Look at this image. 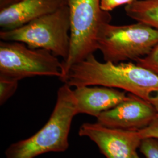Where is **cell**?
Returning a JSON list of instances; mask_svg holds the SVG:
<instances>
[{
	"instance_id": "cell-1",
	"label": "cell",
	"mask_w": 158,
	"mask_h": 158,
	"mask_svg": "<svg viewBox=\"0 0 158 158\" xmlns=\"http://www.w3.org/2000/svg\"><path fill=\"white\" fill-rule=\"evenodd\" d=\"M61 81L71 87L102 85L121 89L149 101L158 91V76L136 63L100 62L93 54L73 64Z\"/></svg>"
},
{
	"instance_id": "cell-2",
	"label": "cell",
	"mask_w": 158,
	"mask_h": 158,
	"mask_svg": "<svg viewBox=\"0 0 158 158\" xmlns=\"http://www.w3.org/2000/svg\"><path fill=\"white\" fill-rule=\"evenodd\" d=\"M77 114L73 90L64 84L57 91L56 105L45 125L34 135L11 145L6 150V157L35 158L46 153L66 151L71 125Z\"/></svg>"
},
{
	"instance_id": "cell-3",
	"label": "cell",
	"mask_w": 158,
	"mask_h": 158,
	"mask_svg": "<svg viewBox=\"0 0 158 158\" xmlns=\"http://www.w3.org/2000/svg\"><path fill=\"white\" fill-rule=\"evenodd\" d=\"M0 38L4 41L22 42L31 48L50 51L66 60L70 48V20L68 4L20 28L1 31Z\"/></svg>"
},
{
	"instance_id": "cell-4",
	"label": "cell",
	"mask_w": 158,
	"mask_h": 158,
	"mask_svg": "<svg viewBox=\"0 0 158 158\" xmlns=\"http://www.w3.org/2000/svg\"><path fill=\"white\" fill-rule=\"evenodd\" d=\"M70 20V48L62 62V77L73 64L98 50V38L111 15L101 8V0H66Z\"/></svg>"
},
{
	"instance_id": "cell-5",
	"label": "cell",
	"mask_w": 158,
	"mask_h": 158,
	"mask_svg": "<svg viewBox=\"0 0 158 158\" xmlns=\"http://www.w3.org/2000/svg\"><path fill=\"white\" fill-rule=\"evenodd\" d=\"M158 44V29L145 23H108L98 38V50L106 62L118 63L147 56Z\"/></svg>"
},
{
	"instance_id": "cell-6",
	"label": "cell",
	"mask_w": 158,
	"mask_h": 158,
	"mask_svg": "<svg viewBox=\"0 0 158 158\" xmlns=\"http://www.w3.org/2000/svg\"><path fill=\"white\" fill-rule=\"evenodd\" d=\"M62 62L50 51L19 42H0V78L18 81L38 76L62 77Z\"/></svg>"
},
{
	"instance_id": "cell-7",
	"label": "cell",
	"mask_w": 158,
	"mask_h": 158,
	"mask_svg": "<svg viewBox=\"0 0 158 158\" xmlns=\"http://www.w3.org/2000/svg\"><path fill=\"white\" fill-rule=\"evenodd\" d=\"M79 134L94 142L106 158H134L142 141L138 131L111 128L98 123L81 125Z\"/></svg>"
},
{
	"instance_id": "cell-8",
	"label": "cell",
	"mask_w": 158,
	"mask_h": 158,
	"mask_svg": "<svg viewBox=\"0 0 158 158\" xmlns=\"http://www.w3.org/2000/svg\"><path fill=\"white\" fill-rule=\"evenodd\" d=\"M158 117L151 102L129 93L123 102L102 113L97 118V123L111 128L138 131Z\"/></svg>"
},
{
	"instance_id": "cell-9",
	"label": "cell",
	"mask_w": 158,
	"mask_h": 158,
	"mask_svg": "<svg viewBox=\"0 0 158 158\" xmlns=\"http://www.w3.org/2000/svg\"><path fill=\"white\" fill-rule=\"evenodd\" d=\"M66 4V0H19L0 10L1 31L20 28Z\"/></svg>"
},
{
	"instance_id": "cell-10",
	"label": "cell",
	"mask_w": 158,
	"mask_h": 158,
	"mask_svg": "<svg viewBox=\"0 0 158 158\" xmlns=\"http://www.w3.org/2000/svg\"><path fill=\"white\" fill-rule=\"evenodd\" d=\"M125 91L102 85H84L76 87L73 93L79 114L97 118L102 113L123 102L128 94Z\"/></svg>"
},
{
	"instance_id": "cell-11",
	"label": "cell",
	"mask_w": 158,
	"mask_h": 158,
	"mask_svg": "<svg viewBox=\"0 0 158 158\" xmlns=\"http://www.w3.org/2000/svg\"><path fill=\"white\" fill-rule=\"evenodd\" d=\"M127 15L158 29V0H135L125 6Z\"/></svg>"
},
{
	"instance_id": "cell-12",
	"label": "cell",
	"mask_w": 158,
	"mask_h": 158,
	"mask_svg": "<svg viewBox=\"0 0 158 158\" xmlns=\"http://www.w3.org/2000/svg\"><path fill=\"white\" fill-rule=\"evenodd\" d=\"M139 66L145 68L158 76V44L147 56L135 61Z\"/></svg>"
},
{
	"instance_id": "cell-13",
	"label": "cell",
	"mask_w": 158,
	"mask_h": 158,
	"mask_svg": "<svg viewBox=\"0 0 158 158\" xmlns=\"http://www.w3.org/2000/svg\"><path fill=\"white\" fill-rule=\"evenodd\" d=\"M18 81L0 78V104L3 105L16 92Z\"/></svg>"
},
{
	"instance_id": "cell-14",
	"label": "cell",
	"mask_w": 158,
	"mask_h": 158,
	"mask_svg": "<svg viewBox=\"0 0 158 158\" xmlns=\"http://www.w3.org/2000/svg\"><path fill=\"white\" fill-rule=\"evenodd\" d=\"M139 149L145 158H158V139H143Z\"/></svg>"
},
{
	"instance_id": "cell-15",
	"label": "cell",
	"mask_w": 158,
	"mask_h": 158,
	"mask_svg": "<svg viewBox=\"0 0 158 158\" xmlns=\"http://www.w3.org/2000/svg\"><path fill=\"white\" fill-rule=\"evenodd\" d=\"M142 139L153 138L158 140V117L145 128L138 131Z\"/></svg>"
},
{
	"instance_id": "cell-16",
	"label": "cell",
	"mask_w": 158,
	"mask_h": 158,
	"mask_svg": "<svg viewBox=\"0 0 158 158\" xmlns=\"http://www.w3.org/2000/svg\"><path fill=\"white\" fill-rule=\"evenodd\" d=\"M135 0H101V8L104 11H112L119 6L128 5Z\"/></svg>"
},
{
	"instance_id": "cell-17",
	"label": "cell",
	"mask_w": 158,
	"mask_h": 158,
	"mask_svg": "<svg viewBox=\"0 0 158 158\" xmlns=\"http://www.w3.org/2000/svg\"><path fill=\"white\" fill-rule=\"evenodd\" d=\"M19 0H0V10L16 3Z\"/></svg>"
},
{
	"instance_id": "cell-18",
	"label": "cell",
	"mask_w": 158,
	"mask_h": 158,
	"mask_svg": "<svg viewBox=\"0 0 158 158\" xmlns=\"http://www.w3.org/2000/svg\"><path fill=\"white\" fill-rule=\"evenodd\" d=\"M149 102L152 103L154 107L155 108L158 116V91L153 93L151 97Z\"/></svg>"
},
{
	"instance_id": "cell-19",
	"label": "cell",
	"mask_w": 158,
	"mask_h": 158,
	"mask_svg": "<svg viewBox=\"0 0 158 158\" xmlns=\"http://www.w3.org/2000/svg\"><path fill=\"white\" fill-rule=\"evenodd\" d=\"M134 158H140L137 152L135 153V155H134Z\"/></svg>"
}]
</instances>
